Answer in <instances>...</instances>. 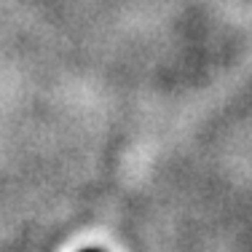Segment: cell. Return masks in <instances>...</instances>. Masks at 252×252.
I'll use <instances>...</instances> for the list:
<instances>
[{"mask_svg": "<svg viewBox=\"0 0 252 252\" xmlns=\"http://www.w3.org/2000/svg\"><path fill=\"white\" fill-rule=\"evenodd\" d=\"M86 252H99V250H86Z\"/></svg>", "mask_w": 252, "mask_h": 252, "instance_id": "6da1fadb", "label": "cell"}]
</instances>
